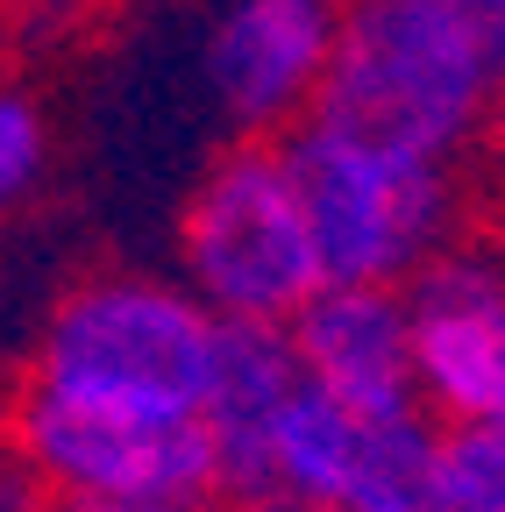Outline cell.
<instances>
[{"mask_svg": "<svg viewBox=\"0 0 505 512\" xmlns=\"http://www.w3.org/2000/svg\"><path fill=\"white\" fill-rule=\"evenodd\" d=\"M505 107V22L477 0H342L335 57L306 121L449 164Z\"/></svg>", "mask_w": 505, "mask_h": 512, "instance_id": "obj_1", "label": "cell"}, {"mask_svg": "<svg viewBox=\"0 0 505 512\" xmlns=\"http://www.w3.org/2000/svg\"><path fill=\"white\" fill-rule=\"evenodd\" d=\"M221 320L178 278L150 271H93L57 292L36 335L29 384L57 399H86L150 420H200L207 363Z\"/></svg>", "mask_w": 505, "mask_h": 512, "instance_id": "obj_2", "label": "cell"}, {"mask_svg": "<svg viewBox=\"0 0 505 512\" xmlns=\"http://www.w3.org/2000/svg\"><path fill=\"white\" fill-rule=\"evenodd\" d=\"M321 256V285H406L456 242V171L377 150L328 121H299L278 143Z\"/></svg>", "mask_w": 505, "mask_h": 512, "instance_id": "obj_3", "label": "cell"}, {"mask_svg": "<svg viewBox=\"0 0 505 512\" xmlns=\"http://www.w3.org/2000/svg\"><path fill=\"white\" fill-rule=\"evenodd\" d=\"M178 285L214 320L285 328L321 292V256L278 143H235L178 214Z\"/></svg>", "mask_w": 505, "mask_h": 512, "instance_id": "obj_4", "label": "cell"}, {"mask_svg": "<svg viewBox=\"0 0 505 512\" xmlns=\"http://www.w3.org/2000/svg\"><path fill=\"white\" fill-rule=\"evenodd\" d=\"M8 448L57 505L114 512H200L214 498V456L200 420H150L22 384L8 406Z\"/></svg>", "mask_w": 505, "mask_h": 512, "instance_id": "obj_5", "label": "cell"}, {"mask_svg": "<svg viewBox=\"0 0 505 512\" xmlns=\"http://www.w3.org/2000/svg\"><path fill=\"white\" fill-rule=\"evenodd\" d=\"M427 413H356L328 392L285 399L271 427V512H434Z\"/></svg>", "mask_w": 505, "mask_h": 512, "instance_id": "obj_6", "label": "cell"}, {"mask_svg": "<svg viewBox=\"0 0 505 512\" xmlns=\"http://www.w3.org/2000/svg\"><path fill=\"white\" fill-rule=\"evenodd\" d=\"M413 335V399L449 427L505 413V249L449 242L399 285Z\"/></svg>", "mask_w": 505, "mask_h": 512, "instance_id": "obj_7", "label": "cell"}, {"mask_svg": "<svg viewBox=\"0 0 505 512\" xmlns=\"http://www.w3.org/2000/svg\"><path fill=\"white\" fill-rule=\"evenodd\" d=\"M335 22L342 0H221L200 36L207 107L242 143H285L321 100Z\"/></svg>", "mask_w": 505, "mask_h": 512, "instance_id": "obj_8", "label": "cell"}, {"mask_svg": "<svg viewBox=\"0 0 505 512\" xmlns=\"http://www.w3.org/2000/svg\"><path fill=\"white\" fill-rule=\"evenodd\" d=\"M292 363L313 392L356 413H413V335L399 285H321L285 320Z\"/></svg>", "mask_w": 505, "mask_h": 512, "instance_id": "obj_9", "label": "cell"}, {"mask_svg": "<svg viewBox=\"0 0 505 512\" xmlns=\"http://www.w3.org/2000/svg\"><path fill=\"white\" fill-rule=\"evenodd\" d=\"M299 392V363L285 328H214V363L200 392V427L214 456V491L235 512H271V427Z\"/></svg>", "mask_w": 505, "mask_h": 512, "instance_id": "obj_10", "label": "cell"}, {"mask_svg": "<svg viewBox=\"0 0 505 512\" xmlns=\"http://www.w3.org/2000/svg\"><path fill=\"white\" fill-rule=\"evenodd\" d=\"M434 512H505V427H441L434 434Z\"/></svg>", "mask_w": 505, "mask_h": 512, "instance_id": "obj_11", "label": "cell"}, {"mask_svg": "<svg viewBox=\"0 0 505 512\" xmlns=\"http://www.w3.org/2000/svg\"><path fill=\"white\" fill-rule=\"evenodd\" d=\"M50 178V121L43 100L15 79H0V221L22 214L36 200V185Z\"/></svg>", "mask_w": 505, "mask_h": 512, "instance_id": "obj_12", "label": "cell"}, {"mask_svg": "<svg viewBox=\"0 0 505 512\" xmlns=\"http://www.w3.org/2000/svg\"><path fill=\"white\" fill-rule=\"evenodd\" d=\"M50 498H43V484L22 470V456L8 441H0V512H43Z\"/></svg>", "mask_w": 505, "mask_h": 512, "instance_id": "obj_13", "label": "cell"}, {"mask_svg": "<svg viewBox=\"0 0 505 512\" xmlns=\"http://www.w3.org/2000/svg\"><path fill=\"white\" fill-rule=\"evenodd\" d=\"M43 512H114V505H57V498H50Z\"/></svg>", "mask_w": 505, "mask_h": 512, "instance_id": "obj_14", "label": "cell"}, {"mask_svg": "<svg viewBox=\"0 0 505 512\" xmlns=\"http://www.w3.org/2000/svg\"><path fill=\"white\" fill-rule=\"evenodd\" d=\"M477 8H484V15H498V22H505V0H477Z\"/></svg>", "mask_w": 505, "mask_h": 512, "instance_id": "obj_15", "label": "cell"}, {"mask_svg": "<svg viewBox=\"0 0 505 512\" xmlns=\"http://www.w3.org/2000/svg\"><path fill=\"white\" fill-rule=\"evenodd\" d=\"M498 427H505V413H498Z\"/></svg>", "mask_w": 505, "mask_h": 512, "instance_id": "obj_16", "label": "cell"}]
</instances>
